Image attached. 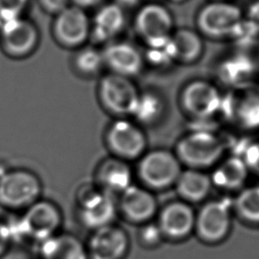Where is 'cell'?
<instances>
[{"label": "cell", "mask_w": 259, "mask_h": 259, "mask_svg": "<svg viewBox=\"0 0 259 259\" xmlns=\"http://www.w3.org/2000/svg\"><path fill=\"white\" fill-rule=\"evenodd\" d=\"M99 94L103 105L116 114H132L140 96L127 77L118 74L105 76L101 80Z\"/></svg>", "instance_id": "5b68a950"}, {"label": "cell", "mask_w": 259, "mask_h": 259, "mask_svg": "<svg viewBox=\"0 0 259 259\" xmlns=\"http://www.w3.org/2000/svg\"><path fill=\"white\" fill-rule=\"evenodd\" d=\"M42 259H87L81 241L71 234H55L40 245Z\"/></svg>", "instance_id": "d6986e66"}, {"label": "cell", "mask_w": 259, "mask_h": 259, "mask_svg": "<svg viewBox=\"0 0 259 259\" xmlns=\"http://www.w3.org/2000/svg\"><path fill=\"white\" fill-rule=\"evenodd\" d=\"M173 20L170 12L158 4H148L138 13L136 26L147 42L171 35Z\"/></svg>", "instance_id": "9a60e30c"}, {"label": "cell", "mask_w": 259, "mask_h": 259, "mask_svg": "<svg viewBox=\"0 0 259 259\" xmlns=\"http://www.w3.org/2000/svg\"><path fill=\"white\" fill-rule=\"evenodd\" d=\"M164 111L163 100L155 93L145 92L140 94L133 115L142 123L150 124L157 121Z\"/></svg>", "instance_id": "d4e9b609"}, {"label": "cell", "mask_w": 259, "mask_h": 259, "mask_svg": "<svg viewBox=\"0 0 259 259\" xmlns=\"http://www.w3.org/2000/svg\"><path fill=\"white\" fill-rule=\"evenodd\" d=\"M104 62L101 53L94 49H85L76 57V65L82 72L91 74L97 72Z\"/></svg>", "instance_id": "f1b7e54d"}, {"label": "cell", "mask_w": 259, "mask_h": 259, "mask_svg": "<svg viewBox=\"0 0 259 259\" xmlns=\"http://www.w3.org/2000/svg\"><path fill=\"white\" fill-rule=\"evenodd\" d=\"M102 56L104 62L114 71V74L124 77L138 74L143 66L141 53L127 42L111 44Z\"/></svg>", "instance_id": "ac0fdd59"}, {"label": "cell", "mask_w": 259, "mask_h": 259, "mask_svg": "<svg viewBox=\"0 0 259 259\" xmlns=\"http://www.w3.org/2000/svg\"><path fill=\"white\" fill-rule=\"evenodd\" d=\"M231 228L229 205L223 200H212L204 204L195 215V231L207 243L222 241Z\"/></svg>", "instance_id": "52a82bcc"}, {"label": "cell", "mask_w": 259, "mask_h": 259, "mask_svg": "<svg viewBox=\"0 0 259 259\" xmlns=\"http://www.w3.org/2000/svg\"><path fill=\"white\" fill-rule=\"evenodd\" d=\"M27 0H0V22L20 17Z\"/></svg>", "instance_id": "4dcf8cb0"}, {"label": "cell", "mask_w": 259, "mask_h": 259, "mask_svg": "<svg viewBox=\"0 0 259 259\" xmlns=\"http://www.w3.org/2000/svg\"><path fill=\"white\" fill-rule=\"evenodd\" d=\"M127 248L126 233L112 224L93 230L88 245L92 259H121Z\"/></svg>", "instance_id": "7c38bea8"}, {"label": "cell", "mask_w": 259, "mask_h": 259, "mask_svg": "<svg viewBox=\"0 0 259 259\" xmlns=\"http://www.w3.org/2000/svg\"><path fill=\"white\" fill-rule=\"evenodd\" d=\"M79 6H92L97 4L100 0H73Z\"/></svg>", "instance_id": "8d00e7d4"}, {"label": "cell", "mask_w": 259, "mask_h": 259, "mask_svg": "<svg viewBox=\"0 0 259 259\" xmlns=\"http://www.w3.org/2000/svg\"><path fill=\"white\" fill-rule=\"evenodd\" d=\"M124 25V13L118 4L103 6L94 18L93 33L98 40H106L117 34Z\"/></svg>", "instance_id": "603a6c76"}, {"label": "cell", "mask_w": 259, "mask_h": 259, "mask_svg": "<svg viewBox=\"0 0 259 259\" xmlns=\"http://www.w3.org/2000/svg\"><path fill=\"white\" fill-rule=\"evenodd\" d=\"M248 167L239 157H231L220 164L211 175V183L219 188L233 190L241 187L247 179Z\"/></svg>", "instance_id": "7402d4cb"}, {"label": "cell", "mask_w": 259, "mask_h": 259, "mask_svg": "<svg viewBox=\"0 0 259 259\" xmlns=\"http://www.w3.org/2000/svg\"><path fill=\"white\" fill-rule=\"evenodd\" d=\"M0 40L5 52L20 56L34 48L37 41V32L33 24L17 17L0 22Z\"/></svg>", "instance_id": "4fadbf2b"}, {"label": "cell", "mask_w": 259, "mask_h": 259, "mask_svg": "<svg viewBox=\"0 0 259 259\" xmlns=\"http://www.w3.org/2000/svg\"><path fill=\"white\" fill-rule=\"evenodd\" d=\"M119 4L125 5V6H130V5H134L136 4L139 0H117Z\"/></svg>", "instance_id": "74e56055"}, {"label": "cell", "mask_w": 259, "mask_h": 259, "mask_svg": "<svg viewBox=\"0 0 259 259\" xmlns=\"http://www.w3.org/2000/svg\"><path fill=\"white\" fill-rule=\"evenodd\" d=\"M44 8L50 12L60 13L68 7V0H40Z\"/></svg>", "instance_id": "e575fe53"}, {"label": "cell", "mask_w": 259, "mask_h": 259, "mask_svg": "<svg viewBox=\"0 0 259 259\" xmlns=\"http://www.w3.org/2000/svg\"><path fill=\"white\" fill-rule=\"evenodd\" d=\"M224 108L240 125L259 126V87L240 86L239 91L222 100L221 109Z\"/></svg>", "instance_id": "30bf717a"}, {"label": "cell", "mask_w": 259, "mask_h": 259, "mask_svg": "<svg viewBox=\"0 0 259 259\" xmlns=\"http://www.w3.org/2000/svg\"><path fill=\"white\" fill-rule=\"evenodd\" d=\"M12 241V233L9 225L0 221V257L7 251Z\"/></svg>", "instance_id": "836d02e7"}, {"label": "cell", "mask_w": 259, "mask_h": 259, "mask_svg": "<svg viewBox=\"0 0 259 259\" xmlns=\"http://www.w3.org/2000/svg\"><path fill=\"white\" fill-rule=\"evenodd\" d=\"M242 159L244 160L248 169L259 173V143L249 146L245 152L244 158Z\"/></svg>", "instance_id": "d6a6232c"}, {"label": "cell", "mask_w": 259, "mask_h": 259, "mask_svg": "<svg viewBox=\"0 0 259 259\" xmlns=\"http://www.w3.org/2000/svg\"><path fill=\"white\" fill-rule=\"evenodd\" d=\"M40 182L31 172L15 169L0 176V204L8 208L27 207L37 200Z\"/></svg>", "instance_id": "7a4b0ae2"}, {"label": "cell", "mask_w": 259, "mask_h": 259, "mask_svg": "<svg viewBox=\"0 0 259 259\" xmlns=\"http://www.w3.org/2000/svg\"><path fill=\"white\" fill-rule=\"evenodd\" d=\"M259 33V30L247 19H243L238 27L235 29L233 34L231 35L238 44L250 45Z\"/></svg>", "instance_id": "f546056e"}, {"label": "cell", "mask_w": 259, "mask_h": 259, "mask_svg": "<svg viewBox=\"0 0 259 259\" xmlns=\"http://www.w3.org/2000/svg\"><path fill=\"white\" fill-rule=\"evenodd\" d=\"M148 60L155 66H167L176 59L172 35L148 42Z\"/></svg>", "instance_id": "4316f807"}, {"label": "cell", "mask_w": 259, "mask_h": 259, "mask_svg": "<svg viewBox=\"0 0 259 259\" xmlns=\"http://www.w3.org/2000/svg\"><path fill=\"white\" fill-rule=\"evenodd\" d=\"M173 1H182V0H173Z\"/></svg>", "instance_id": "f35d334b"}, {"label": "cell", "mask_w": 259, "mask_h": 259, "mask_svg": "<svg viewBox=\"0 0 259 259\" xmlns=\"http://www.w3.org/2000/svg\"><path fill=\"white\" fill-rule=\"evenodd\" d=\"M234 206L243 220L259 223V186L242 190L235 199Z\"/></svg>", "instance_id": "484cf974"}, {"label": "cell", "mask_w": 259, "mask_h": 259, "mask_svg": "<svg viewBox=\"0 0 259 259\" xmlns=\"http://www.w3.org/2000/svg\"><path fill=\"white\" fill-rule=\"evenodd\" d=\"M61 223V212L53 202L36 200L27 206L25 213L18 222L16 230H10L12 235L16 232L22 237H28L42 242L57 234Z\"/></svg>", "instance_id": "277c9868"}, {"label": "cell", "mask_w": 259, "mask_h": 259, "mask_svg": "<svg viewBox=\"0 0 259 259\" xmlns=\"http://www.w3.org/2000/svg\"><path fill=\"white\" fill-rule=\"evenodd\" d=\"M132 171L128 165L117 158H110L101 163L97 171V179L101 189L110 192L122 193L132 184Z\"/></svg>", "instance_id": "ffe728a7"}, {"label": "cell", "mask_w": 259, "mask_h": 259, "mask_svg": "<svg viewBox=\"0 0 259 259\" xmlns=\"http://www.w3.org/2000/svg\"><path fill=\"white\" fill-rule=\"evenodd\" d=\"M211 179L198 169L182 171L175 185L179 195L191 202H197L206 197L211 187Z\"/></svg>", "instance_id": "44dd1931"}, {"label": "cell", "mask_w": 259, "mask_h": 259, "mask_svg": "<svg viewBox=\"0 0 259 259\" xmlns=\"http://www.w3.org/2000/svg\"><path fill=\"white\" fill-rule=\"evenodd\" d=\"M222 96L218 89L204 81L188 84L182 93V104L186 111L197 119H206L221 109Z\"/></svg>", "instance_id": "9c48e42d"}, {"label": "cell", "mask_w": 259, "mask_h": 259, "mask_svg": "<svg viewBox=\"0 0 259 259\" xmlns=\"http://www.w3.org/2000/svg\"><path fill=\"white\" fill-rule=\"evenodd\" d=\"M55 31L63 44L69 46L79 45L88 35V17L79 7H67L59 13L55 23Z\"/></svg>", "instance_id": "e0dca14e"}, {"label": "cell", "mask_w": 259, "mask_h": 259, "mask_svg": "<svg viewBox=\"0 0 259 259\" xmlns=\"http://www.w3.org/2000/svg\"><path fill=\"white\" fill-rule=\"evenodd\" d=\"M252 68V64L249 60L243 57H237L223 65L221 76L228 83L242 86V83L251 75Z\"/></svg>", "instance_id": "83f0119b"}, {"label": "cell", "mask_w": 259, "mask_h": 259, "mask_svg": "<svg viewBox=\"0 0 259 259\" xmlns=\"http://www.w3.org/2000/svg\"><path fill=\"white\" fill-rule=\"evenodd\" d=\"M163 237L158 225L147 224L140 231V240L146 246H156L160 243Z\"/></svg>", "instance_id": "1f68e13d"}, {"label": "cell", "mask_w": 259, "mask_h": 259, "mask_svg": "<svg viewBox=\"0 0 259 259\" xmlns=\"http://www.w3.org/2000/svg\"><path fill=\"white\" fill-rule=\"evenodd\" d=\"M117 205L113 194L103 189L85 194L80 204V218L83 224L96 230L111 225L115 218Z\"/></svg>", "instance_id": "8fae6325"}, {"label": "cell", "mask_w": 259, "mask_h": 259, "mask_svg": "<svg viewBox=\"0 0 259 259\" xmlns=\"http://www.w3.org/2000/svg\"><path fill=\"white\" fill-rule=\"evenodd\" d=\"M181 162L166 150H153L143 156L138 171L143 182L155 189H164L176 183L181 174Z\"/></svg>", "instance_id": "3957f363"}, {"label": "cell", "mask_w": 259, "mask_h": 259, "mask_svg": "<svg viewBox=\"0 0 259 259\" xmlns=\"http://www.w3.org/2000/svg\"><path fill=\"white\" fill-rule=\"evenodd\" d=\"M119 206L130 221L146 223L156 213L157 200L149 190L131 185L121 193Z\"/></svg>", "instance_id": "2e32d148"}, {"label": "cell", "mask_w": 259, "mask_h": 259, "mask_svg": "<svg viewBox=\"0 0 259 259\" xmlns=\"http://www.w3.org/2000/svg\"><path fill=\"white\" fill-rule=\"evenodd\" d=\"M176 59L185 62L193 61L199 57L202 51L200 36L190 29H179L173 35Z\"/></svg>", "instance_id": "cb8c5ba5"}, {"label": "cell", "mask_w": 259, "mask_h": 259, "mask_svg": "<svg viewBox=\"0 0 259 259\" xmlns=\"http://www.w3.org/2000/svg\"><path fill=\"white\" fill-rule=\"evenodd\" d=\"M1 174H2V172H0V176H1Z\"/></svg>", "instance_id": "ab89813d"}, {"label": "cell", "mask_w": 259, "mask_h": 259, "mask_svg": "<svg viewBox=\"0 0 259 259\" xmlns=\"http://www.w3.org/2000/svg\"><path fill=\"white\" fill-rule=\"evenodd\" d=\"M157 225L164 237L180 240L194 230L195 214L192 207L186 202H170L161 210Z\"/></svg>", "instance_id": "5bb4252c"}, {"label": "cell", "mask_w": 259, "mask_h": 259, "mask_svg": "<svg viewBox=\"0 0 259 259\" xmlns=\"http://www.w3.org/2000/svg\"><path fill=\"white\" fill-rule=\"evenodd\" d=\"M239 7L227 2H212L202 8L198 15L200 29L211 36L232 35L243 20Z\"/></svg>", "instance_id": "8992f818"}, {"label": "cell", "mask_w": 259, "mask_h": 259, "mask_svg": "<svg viewBox=\"0 0 259 259\" xmlns=\"http://www.w3.org/2000/svg\"><path fill=\"white\" fill-rule=\"evenodd\" d=\"M106 142L109 149L120 159L140 157L144 154L147 145L142 130L125 119H118L109 126Z\"/></svg>", "instance_id": "ba28073f"}, {"label": "cell", "mask_w": 259, "mask_h": 259, "mask_svg": "<svg viewBox=\"0 0 259 259\" xmlns=\"http://www.w3.org/2000/svg\"><path fill=\"white\" fill-rule=\"evenodd\" d=\"M220 138L207 130H194L177 144L176 156L180 162L199 169L214 164L224 153Z\"/></svg>", "instance_id": "6da1fadb"}, {"label": "cell", "mask_w": 259, "mask_h": 259, "mask_svg": "<svg viewBox=\"0 0 259 259\" xmlns=\"http://www.w3.org/2000/svg\"><path fill=\"white\" fill-rule=\"evenodd\" d=\"M259 30V0H256L248 9V16L246 18Z\"/></svg>", "instance_id": "d590c367"}]
</instances>
